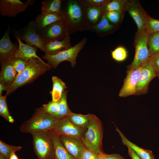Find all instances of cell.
Masks as SVG:
<instances>
[{"instance_id":"cell-1","label":"cell","mask_w":159,"mask_h":159,"mask_svg":"<svg viewBox=\"0 0 159 159\" xmlns=\"http://www.w3.org/2000/svg\"><path fill=\"white\" fill-rule=\"evenodd\" d=\"M51 69L45 62L35 58L30 59L27 62L25 69L17 75L13 83L7 88L6 95H9L19 87L32 82Z\"/></svg>"},{"instance_id":"cell-2","label":"cell","mask_w":159,"mask_h":159,"mask_svg":"<svg viewBox=\"0 0 159 159\" xmlns=\"http://www.w3.org/2000/svg\"><path fill=\"white\" fill-rule=\"evenodd\" d=\"M59 120L47 113L42 106L36 108L32 117L22 123L20 130L21 132L31 134L38 131L48 132L55 127Z\"/></svg>"},{"instance_id":"cell-3","label":"cell","mask_w":159,"mask_h":159,"mask_svg":"<svg viewBox=\"0 0 159 159\" xmlns=\"http://www.w3.org/2000/svg\"><path fill=\"white\" fill-rule=\"evenodd\" d=\"M103 129L102 122L95 115L91 114L89 125L81 138V141L88 150L99 155L102 150V139Z\"/></svg>"},{"instance_id":"cell-4","label":"cell","mask_w":159,"mask_h":159,"mask_svg":"<svg viewBox=\"0 0 159 159\" xmlns=\"http://www.w3.org/2000/svg\"><path fill=\"white\" fill-rule=\"evenodd\" d=\"M31 134L34 151L38 159H54V144L49 132L38 131Z\"/></svg>"},{"instance_id":"cell-5","label":"cell","mask_w":159,"mask_h":159,"mask_svg":"<svg viewBox=\"0 0 159 159\" xmlns=\"http://www.w3.org/2000/svg\"><path fill=\"white\" fill-rule=\"evenodd\" d=\"M149 36L145 30L136 32L135 41V53L133 61L129 66L128 70L136 69L148 61L150 56L148 46Z\"/></svg>"},{"instance_id":"cell-6","label":"cell","mask_w":159,"mask_h":159,"mask_svg":"<svg viewBox=\"0 0 159 159\" xmlns=\"http://www.w3.org/2000/svg\"><path fill=\"white\" fill-rule=\"evenodd\" d=\"M87 39L84 38L79 43L71 48L57 54L49 55L45 54L43 56L47 60V64L51 67L56 68L62 62L68 61L70 62L72 67L76 64L77 54L85 45Z\"/></svg>"},{"instance_id":"cell-7","label":"cell","mask_w":159,"mask_h":159,"mask_svg":"<svg viewBox=\"0 0 159 159\" xmlns=\"http://www.w3.org/2000/svg\"><path fill=\"white\" fill-rule=\"evenodd\" d=\"M38 33L45 43L62 40L68 34V28L63 20L51 24Z\"/></svg>"},{"instance_id":"cell-8","label":"cell","mask_w":159,"mask_h":159,"mask_svg":"<svg viewBox=\"0 0 159 159\" xmlns=\"http://www.w3.org/2000/svg\"><path fill=\"white\" fill-rule=\"evenodd\" d=\"M15 32L26 44L36 47L44 52L45 43L38 34L34 21H31L26 27Z\"/></svg>"},{"instance_id":"cell-9","label":"cell","mask_w":159,"mask_h":159,"mask_svg":"<svg viewBox=\"0 0 159 159\" xmlns=\"http://www.w3.org/2000/svg\"><path fill=\"white\" fill-rule=\"evenodd\" d=\"M35 0L23 2L19 0H0V13L3 16L15 17L19 13L24 11Z\"/></svg>"},{"instance_id":"cell-10","label":"cell","mask_w":159,"mask_h":159,"mask_svg":"<svg viewBox=\"0 0 159 159\" xmlns=\"http://www.w3.org/2000/svg\"><path fill=\"white\" fill-rule=\"evenodd\" d=\"M138 28L137 33L145 30L148 15L138 1H128L126 8Z\"/></svg>"},{"instance_id":"cell-11","label":"cell","mask_w":159,"mask_h":159,"mask_svg":"<svg viewBox=\"0 0 159 159\" xmlns=\"http://www.w3.org/2000/svg\"><path fill=\"white\" fill-rule=\"evenodd\" d=\"M87 129L77 127L66 116L60 119L56 126L52 130L59 135L81 138Z\"/></svg>"},{"instance_id":"cell-12","label":"cell","mask_w":159,"mask_h":159,"mask_svg":"<svg viewBox=\"0 0 159 159\" xmlns=\"http://www.w3.org/2000/svg\"><path fill=\"white\" fill-rule=\"evenodd\" d=\"M142 66L136 69H128L127 71V75L124 80L123 85L119 92V96L123 97L135 95L136 87Z\"/></svg>"},{"instance_id":"cell-13","label":"cell","mask_w":159,"mask_h":159,"mask_svg":"<svg viewBox=\"0 0 159 159\" xmlns=\"http://www.w3.org/2000/svg\"><path fill=\"white\" fill-rule=\"evenodd\" d=\"M155 77H156V76L148 60L142 66V68L136 87L135 95L147 93L150 82Z\"/></svg>"},{"instance_id":"cell-14","label":"cell","mask_w":159,"mask_h":159,"mask_svg":"<svg viewBox=\"0 0 159 159\" xmlns=\"http://www.w3.org/2000/svg\"><path fill=\"white\" fill-rule=\"evenodd\" d=\"M64 146L75 159H80L84 150L87 148L81 138L64 135H59Z\"/></svg>"},{"instance_id":"cell-15","label":"cell","mask_w":159,"mask_h":159,"mask_svg":"<svg viewBox=\"0 0 159 159\" xmlns=\"http://www.w3.org/2000/svg\"><path fill=\"white\" fill-rule=\"evenodd\" d=\"M10 28L7 30L0 40V63L9 61L14 57L18 48L11 41L9 37Z\"/></svg>"},{"instance_id":"cell-16","label":"cell","mask_w":159,"mask_h":159,"mask_svg":"<svg viewBox=\"0 0 159 159\" xmlns=\"http://www.w3.org/2000/svg\"><path fill=\"white\" fill-rule=\"evenodd\" d=\"M63 17L62 12L41 13L36 16L34 21L35 27L38 32L55 22L63 20Z\"/></svg>"},{"instance_id":"cell-17","label":"cell","mask_w":159,"mask_h":159,"mask_svg":"<svg viewBox=\"0 0 159 159\" xmlns=\"http://www.w3.org/2000/svg\"><path fill=\"white\" fill-rule=\"evenodd\" d=\"M14 36L17 40L19 45L18 49L15 53L14 57L22 58L27 62L31 58H35L42 62H44L37 54V47L23 43L18 35L15 32Z\"/></svg>"},{"instance_id":"cell-18","label":"cell","mask_w":159,"mask_h":159,"mask_svg":"<svg viewBox=\"0 0 159 159\" xmlns=\"http://www.w3.org/2000/svg\"><path fill=\"white\" fill-rule=\"evenodd\" d=\"M0 82L2 83L7 88L14 82L18 75L10 61L1 64Z\"/></svg>"},{"instance_id":"cell-19","label":"cell","mask_w":159,"mask_h":159,"mask_svg":"<svg viewBox=\"0 0 159 159\" xmlns=\"http://www.w3.org/2000/svg\"><path fill=\"white\" fill-rule=\"evenodd\" d=\"M72 47L68 34L62 40L46 43L44 52L45 54L53 55L67 50Z\"/></svg>"},{"instance_id":"cell-20","label":"cell","mask_w":159,"mask_h":159,"mask_svg":"<svg viewBox=\"0 0 159 159\" xmlns=\"http://www.w3.org/2000/svg\"><path fill=\"white\" fill-rule=\"evenodd\" d=\"M116 130L120 135L123 144L132 149L141 159H155L152 151L144 149L130 141L116 126Z\"/></svg>"},{"instance_id":"cell-21","label":"cell","mask_w":159,"mask_h":159,"mask_svg":"<svg viewBox=\"0 0 159 159\" xmlns=\"http://www.w3.org/2000/svg\"><path fill=\"white\" fill-rule=\"evenodd\" d=\"M67 6L66 13H62L64 17L67 16L73 23L79 22L82 16V11L80 5L75 1L70 0L68 2Z\"/></svg>"},{"instance_id":"cell-22","label":"cell","mask_w":159,"mask_h":159,"mask_svg":"<svg viewBox=\"0 0 159 159\" xmlns=\"http://www.w3.org/2000/svg\"><path fill=\"white\" fill-rule=\"evenodd\" d=\"M49 132L54 144V159H75L66 150L59 139V135L52 130Z\"/></svg>"},{"instance_id":"cell-23","label":"cell","mask_w":159,"mask_h":159,"mask_svg":"<svg viewBox=\"0 0 159 159\" xmlns=\"http://www.w3.org/2000/svg\"><path fill=\"white\" fill-rule=\"evenodd\" d=\"M52 88L50 93L52 96V101L57 102L60 100L67 87L65 84L57 76H52Z\"/></svg>"},{"instance_id":"cell-24","label":"cell","mask_w":159,"mask_h":159,"mask_svg":"<svg viewBox=\"0 0 159 159\" xmlns=\"http://www.w3.org/2000/svg\"><path fill=\"white\" fill-rule=\"evenodd\" d=\"M91 115L90 113L84 115L72 112L67 117L70 121L77 127L87 129L89 125Z\"/></svg>"},{"instance_id":"cell-25","label":"cell","mask_w":159,"mask_h":159,"mask_svg":"<svg viewBox=\"0 0 159 159\" xmlns=\"http://www.w3.org/2000/svg\"><path fill=\"white\" fill-rule=\"evenodd\" d=\"M62 1L45 0L42 2L41 13H61Z\"/></svg>"},{"instance_id":"cell-26","label":"cell","mask_w":159,"mask_h":159,"mask_svg":"<svg viewBox=\"0 0 159 159\" xmlns=\"http://www.w3.org/2000/svg\"><path fill=\"white\" fill-rule=\"evenodd\" d=\"M67 90H66L63 93L59 100V110L56 113L52 116L60 120L62 118L67 116L72 112L69 109L67 102Z\"/></svg>"},{"instance_id":"cell-27","label":"cell","mask_w":159,"mask_h":159,"mask_svg":"<svg viewBox=\"0 0 159 159\" xmlns=\"http://www.w3.org/2000/svg\"><path fill=\"white\" fill-rule=\"evenodd\" d=\"M127 1L125 0H114L110 1L103 8L105 12L118 11L122 13L126 10Z\"/></svg>"},{"instance_id":"cell-28","label":"cell","mask_w":159,"mask_h":159,"mask_svg":"<svg viewBox=\"0 0 159 159\" xmlns=\"http://www.w3.org/2000/svg\"><path fill=\"white\" fill-rule=\"evenodd\" d=\"M7 95H0V115L6 120L11 123L14 122L9 113L6 101Z\"/></svg>"},{"instance_id":"cell-29","label":"cell","mask_w":159,"mask_h":159,"mask_svg":"<svg viewBox=\"0 0 159 159\" xmlns=\"http://www.w3.org/2000/svg\"><path fill=\"white\" fill-rule=\"evenodd\" d=\"M148 46L150 57L159 52V32L149 36Z\"/></svg>"},{"instance_id":"cell-30","label":"cell","mask_w":159,"mask_h":159,"mask_svg":"<svg viewBox=\"0 0 159 159\" xmlns=\"http://www.w3.org/2000/svg\"><path fill=\"white\" fill-rule=\"evenodd\" d=\"M22 148L21 146L11 145L0 140V154L6 159H9L12 153L20 151Z\"/></svg>"},{"instance_id":"cell-31","label":"cell","mask_w":159,"mask_h":159,"mask_svg":"<svg viewBox=\"0 0 159 159\" xmlns=\"http://www.w3.org/2000/svg\"><path fill=\"white\" fill-rule=\"evenodd\" d=\"M145 30L149 36L159 32V20L153 19L148 15Z\"/></svg>"},{"instance_id":"cell-32","label":"cell","mask_w":159,"mask_h":159,"mask_svg":"<svg viewBox=\"0 0 159 159\" xmlns=\"http://www.w3.org/2000/svg\"><path fill=\"white\" fill-rule=\"evenodd\" d=\"M9 61L17 72L18 75L25 69L27 62L22 58L15 57L12 58Z\"/></svg>"},{"instance_id":"cell-33","label":"cell","mask_w":159,"mask_h":159,"mask_svg":"<svg viewBox=\"0 0 159 159\" xmlns=\"http://www.w3.org/2000/svg\"><path fill=\"white\" fill-rule=\"evenodd\" d=\"M113 27V25L110 23L105 14H104L99 23L94 26L93 28L98 31L105 32L110 30Z\"/></svg>"},{"instance_id":"cell-34","label":"cell","mask_w":159,"mask_h":159,"mask_svg":"<svg viewBox=\"0 0 159 159\" xmlns=\"http://www.w3.org/2000/svg\"><path fill=\"white\" fill-rule=\"evenodd\" d=\"M127 52L122 47H119L111 51V55L113 59L118 62L124 60L127 57Z\"/></svg>"},{"instance_id":"cell-35","label":"cell","mask_w":159,"mask_h":159,"mask_svg":"<svg viewBox=\"0 0 159 159\" xmlns=\"http://www.w3.org/2000/svg\"><path fill=\"white\" fill-rule=\"evenodd\" d=\"M45 112L48 114L52 115L57 113L59 110V101H51L47 104L42 106Z\"/></svg>"},{"instance_id":"cell-36","label":"cell","mask_w":159,"mask_h":159,"mask_svg":"<svg viewBox=\"0 0 159 159\" xmlns=\"http://www.w3.org/2000/svg\"><path fill=\"white\" fill-rule=\"evenodd\" d=\"M101 13V9L98 7L93 6L89 8L87 11L88 18L90 21L95 23L98 20Z\"/></svg>"},{"instance_id":"cell-37","label":"cell","mask_w":159,"mask_h":159,"mask_svg":"<svg viewBox=\"0 0 159 159\" xmlns=\"http://www.w3.org/2000/svg\"><path fill=\"white\" fill-rule=\"evenodd\" d=\"M149 60L156 77L159 78V52L150 56Z\"/></svg>"},{"instance_id":"cell-38","label":"cell","mask_w":159,"mask_h":159,"mask_svg":"<svg viewBox=\"0 0 159 159\" xmlns=\"http://www.w3.org/2000/svg\"><path fill=\"white\" fill-rule=\"evenodd\" d=\"M105 13L109 20L114 23H117L119 21L122 13L118 11H110Z\"/></svg>"},{"instance_id":"cell-39","label":"cell","mask_w":159,"mask_h":159,"mask_svg":"<svg viewBox=\"0 0 159 159\" xmlns=\"http://www.w3.org/2000/svg\"><path fill=\"white\" fill-rule=\"evenodd\" d=\"M100 155L86 148L80 159H98Z\"/></svg>"},{"instance_id":"cell-40","label":"cell","mask_w":159,"mask_h":159,"mask_svg":"<svg viewBox=\"0 0 159 159\" xmlns=\"http://www.w3.org/2000/svg\"><path fill=\"white\" fill-rule=\"evenodd\" d=\"M110 1L105 0H88L85 2L86 4L89 5L101 6L103 8Z\"/></svg>"},{"instance_id":"cell-41","label":"cell","mask_w":159,"mask_h":159,"mask_svg":"<svg viewBox=\"0 0 159 159\" xmlns=\"http://www.w3.org/2000/svg\"><path fill=\"white\" fill-rule=\"evenodd\" d=\"M103 156L104 159H125L120 155L117 154H107L104 153Z\"/></svg>"},{"instance_id":"cell-42","label":"cell","mask_w":159,"mask_h":159,"mask_svg":"<svg viewBox=\"0 0 159 159\" xmlns=\"http://www.w3.org/2000/svg\"><path fill=\"white\" fill-rule=\"evenodd\" d=\"M127 148L129 155L132 159H141L132 149L130 147Z\"/></svg>"},{"instance_id":"cell-43","label":"cell","mask_w":159,"mask_h":159,"mask_svg":"<svg viewBox=\"0 0 159 159\" xmlns=\"http://www.w3.org/2000/svg\"><path fill=\"white\" fill-rule=\"evenodd\" d=\"M7 89V87L2 83L0 82V95H2L3 91H6Z\"/></svg>"},{"instance_id":"cell-44","label":"cell","mask_w":159,"mask_h":159,"mask_svg":"<svg viewBox=\"0 0 159 159\" xmlns=\"http://www.w3.org/2000/svg\"><path fill=\"white\" fill-rule=\"evenodd\" d=\"M9 159H19L15 154V152H13L10 155Z\"/></svg>"},{"instance_id":"cell-45","label":"cell","mask_w":159,"mask_h":159,"mask_svg":"<svg viewBox=\"0 0 159 159\" xmlns=\"http://www.w3.org/2000/svg\"><path fill=\"white\" fill-rule=\"evenodd\" d=\"M103 154L101 155H99L98 159H104L103 157Z\"/></svg>"},{"instance_id":"cell-46","label":"cell","mask_w":159,"mask_h":159,"mask_svg":"<svg viewBox=\"0 0 159 159\" xmlns=\"http://www.w3.org/2000/svg\"><path fill=\"white\" fill-rule=\"evenodd\" d=\"M0 159H6L1 154H0Z\"/></svg>"},{"instance_id":"cell-47","label":"cell","mask_w":159,"mask_h":159,"mask_svg":"<svg viewBox=\"0 0 159 159\" xmlns=\"http://www.w3.org/2000/svg\"></svg>"}]
</instances>
